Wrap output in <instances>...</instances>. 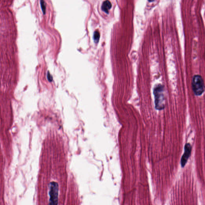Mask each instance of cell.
<instances>
[{"instance_id":"7a4b0ae2","label":"cell","mask_w":205,"mask_h":205,"mask_svg":"<svg viewBox=\"0 0 205 205\" xmlns=\"http://www.w3.org/2000/svg\"><path fill=\"white\" fill-rule=\"evenodd\" d=\"M192 89L197 96L202 94L204 91V82L202 78L200 75H195L192 79Z\"/></svg>"},{"instance_id":"8992f818","label":"cell","mask_w":205,"mask_h":205,"mask_svg":"<svg viewBox=\"0 0 205 205\" xmlns=\"http://www.w3.org/2000/svg\"><path fill=\"white\" fill-rule=\"evenodd\" d=\"M100 38V33L98 30L95 31L93 35V39L95 43H97L99 41V39Z\"/></svg>"},{"instance_id":"52a82bcc","label":"cell","mask_w":205,"mask_h":205,"mask_svg":"<svg viewBox=\"0 0 205 205\" xmlns=\"http://www.w3.org/2000/svg\"><path fill=\"white\" fill-rule=\"evenodd\" d=\"M40 4H41V8L42 10L43 11V14L45 15L46 13V7L45 3L44 2V0H40Z\"/></svg>"},{"instance_id":"277c9868","label":"cell","mask_w":205,"mask_h":205,"mask_svg":"<svg viewBox=\"0 0 205 205\" xmlns=\"http://www.w3.org/2000/svg\"><path fill=\"white\" fill-rule=\"evenodd\" d=\"M191 149L192 147L190 143H188L186 144L184 147L185 152L181 160V164L182 167H184L185 166L190 156Z\"/></svg>"},{"instance_id":"6da1fadb","label":"cell","mask_w":205,"mask_h":205,"mask_svg":"<svg viewBox=\"0 0 205 205\" xmlns=\"http://www.w3.org/2000/svg\"><path fill=\"white\" fill-rule=\"evenodd\" d=\"M153 94L155 109L158 110L164 109L165 107L164 86L161 84L156 85L153 89Z\"/></svg>"},{"instance_id":"ba28073f","label":"cell","mask_w":205,"mask_h":205,"mask_svg":"<svg viewBox=\"0 0 205 205\" xmlns=\"http://www.w3.org/2000/svg\"><path fill=\"white\" fill-rule=\"evenodd\" d=\"M47 77H48V79L49 81H51L52 80V77L51 75L49 73L47 74Z\"/></svg>"},{"instance_id":"3957f363","label":"cell","mask_w":205,"mask_h":205,"mask_svg":"<svg viewBox=\"0 0 205 205\" xmlns=\"http://www.w3.org/2000/svg\"><path fill=\"white\" fill-rule=\"evenodd\" d=\"M50 204H57L58 196V185L55 182H51L50 185Z\"/></svg>"},{"instance_id":"5b68a950","label":"cell","mask_w":205,"mask_h":205,"mask_svg":"<svg viewBox=\"0 0 205 205\" xmlns=\"http://www.w3.org/2000/svg\"><path fill=\"white\" fill-rule=\"evenodd\" d=\"M112 7V5L111 2L108 1L106 0L104 1L102 5L101 9L102 11L105 12L107 14L109 13V10L111 9Z\"/></svg>"},{"instance_id":"9c48e42d","label":"cell","mask_w":205,"mask_h":205,"mask_svg":"<svg viewBox=\"0 0 205 205\" xmlns=\"http://www.w3.org/2000/svg\"><path fill=\"white\" fill-rule=\"evenodd\" d=\"M148 1L150 2H152L154 1V0H148Z\"/></svg>"}]
</instances>
